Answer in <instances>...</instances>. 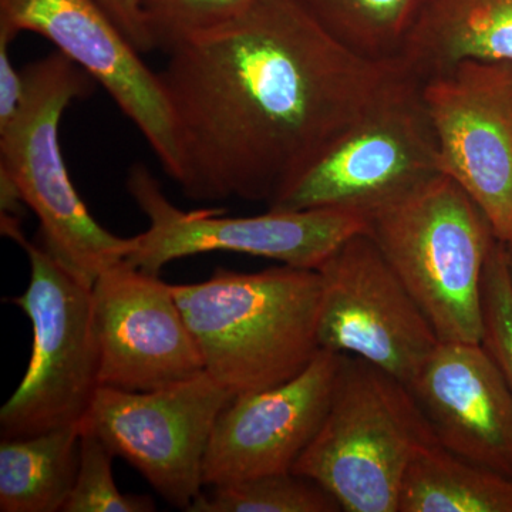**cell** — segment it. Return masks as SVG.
Instances as JSON below:
<instances>
[{
  "instance_id": "obj_8",
  "label": "cell",
  "mask_w": 512,
  "mask_h": 512,
  "mask_svg": "<svg viewBox=\"0 0 512 512\" xmlns=\"http://www.w3.org/2000/svg\"><path fill=\"white\" fill-rule=\"evenodd\" d=\"M127 190L146 215L128 264L148 274L177 259L224 251L318 269L350 237L366 231V215L336 208L268 210L255 217H222L220 210L183 211L165 197L144 165L131 167Z\"/></svg>"
},
{
  "instance_id": "obj_15",
  "label": "cell",
  "mask_w": 512,
  "mask_h": 512,
  "mask_svg": "<svg viewBox=\"0 0 512 512\" xmlns=\"http://www.w3.org/2000/svg\"><path fill=\"white\" fill-rule=\"evenodd\" d=\"M407 387L441 447L512 480V393L483 343L440 340Z\"/></svg>"
},
{
  "instance_id": "obj_1",
  "label": "cell",
  "mask_w": 512,
  "mask_h": 512,
  "mask_svg": "<svg viewBox=\"0 0 512 512\" xmlns=\"http://www.w3.org/2000/svg\"><path fill=\"white\" fill-rule=\"evenodd\" d=\"M175 183L192 201L265 202L291 190L397 69L340 45L295 0H259L167 53Z\"/></svg>"
},
{
  "instance_id": "obj_6",
  "label": "cell",
  "mask_w": 512,
  "mask_h": 512,
  "mask_svg": "<svg viewBox=\"0 0 512 512\" xmlns=\"http://www.w3.org/2000/svg\"><path fill=\"white\" fill-rule=\"evenodd\" d=\"M2 234L25 249V293L9 299L32 323V355L22 382L0 410L2 439L77 426L99 379L92 288L74 278L42 244L28 241L20 218L2 214Z\"/></svg>"
},
{
  "instance_id": "obj_5",
  "label": "cell",
  "mask_w": 512,
  "mask_h": 512,
  "mask_svg": "<svg viewBox=\"0 0 512 512\" xmlns=\"http://www.w3.org/2000/svg\"><path fill=\"white\" fill-rule=\"evenodd\" d=\"M366 222L439 339L481 343L483 276L497 237L463 188L436 175L367 214Z\"/></svg>"
},
{
  "instance_id": "obj_25",
  "label": "cell",
  "mask_w": 512,
  "mask_h": 512,
  "mask_svg": "<svg viewBox=\"0 0 512 512\" xmlns=\"http://www.w3.org/2000/svg\"><path fill=\"white\" fill-rule=\"evenodd\" d=\"M99 2L138 52L148 53L156 50L148 33L141 0H99Z\"/></svg>"
},
{
  "instance_id": "obj_10",
  "label": "cell",
  "mask_w": 512,
  "mask_h": 512,
  "mask_svg": "<svg viewBox=\"0 0 512 512\" xmlns=\"http://www.w3.org/2000/svg\"><path fill=\"white\" fill-rule=\"evenodd\" d=\"M319 349L360 357L409 386L440 339L366 231L318 269Z\"/></svg>"
},
{
  "instance_id": "obj_21",
  "label": "cell",
  "mask_w": 512,
  "mask_h": 512,
  "mask_svg": "<svg viewBox=\"0 0 512 512\" xmlns=\"http://www.w3.org/2000/svg\"><path fill=\"white\" fill-rule=\"evenodd\" d=\"M259 0H141L154 49L174 47L224 28Z\"/></svg>"
},
{
  "instance_id": "obj_24",
  "label": "cell",
  "mask_w": 512,
  "mask_h": 512,
  "mask_svg": "<svg viewBox=\"0 0 512 512\" xmlns=\"http://www.w3.org/2000/svg\"><path fill=\"white\" fill-rule=\"evenodd\" d=\"M10 42L8 35L0 33V131L16 119L25 99V77L10 60Z\"/></svg>"
},
{
  "instance_id": "obj_11",
  "label": "cell",
  "mask_w": 512,
  "mask_h": 512,
  "mask_svg": "<svg viewBox=\"0 0 512 512\" xmlns=\"http://www.w3.org/2000/svg\"><path fill=\"white\" fill-rule=\"evenodd\" d=\"M441 174L463 188L504 244L512 241V66L464 60L423 82Z\"/></svg>"
},
{
  "instance_id": "obj_13",
  "label": "cell",
  "mask_w": 512,
  "mask_h": 512,
  "mask_svg": "<svg viewBox=\"0 0 512 512\" xmlns=\"http://www.w3.org/2000/svg\"><path fill=\"white\" fill-rule=\"evenodd\" d=\"M100 386L150 392L205 372L173 286L121 261L92 288Z\"/></svg>"
},
{
  "instance_id": "obj_18",
  "label": "cell",
  "mask_w": 512,
  "mask_h": 512,
  "mask_svg": "<svg viewBox=\"0 0 512 512\" xmlns=\"http://www.w3.org/2000/svg\"><path fill=\"white\" fill-rule=\"evenodd\" d=\"M399 512H512V480L434 444L410 464Z\"/></svg>"
},
{
  "instance_id": "obj_17",
  "label": "cell",
  "mask_w": 512,
  "mask_h": 512,
  "mask_svg": "<svg viewBox=\"0 0 512 512\" xmlns=\"http://www.w3.org/2000/svg\"><path fill=\"white\" fill-rule=\"evenodd\" d=\"M80 461V424L0 441V511L63 512Z\"/></svg>"
},
{
  "instance_id": "obj_12",
  "label": "cell",
  "mask_w": 512,
  "mask_h": 512,
  "mask_svg": "<svg viewBox=\"0 0 512 512\" xmlns=\"http://www.w3.org/2000/svg\"><path fill=\"white\" fill-rule=\"evenodd\" d=\"M22 32L46 37L103 86L175 180L177 144L160 76L99 0H0V33L15 39Z\"/></svg>"
},
{
  "instance_id": "obj_9",
  "label": "cell",
  "mask_w": 512,
  "mask_h": 512,
  "mask_svg": "<svg viewBox=\"0 0 512 512\" xmlns=\"http://www.w3.org/2000/svg\"><path fill=\"white\" fill-rule=\"evenodd\" d=\"M234 397L207 372L150 392L100 386L80 429L99 436L167 503L188 511L205 485L212 430Z\"/></svg>"
},
{
  "instance_id": "obj_20",
  "label": "cell",
  "mask_w": 512,
  "mask_h": 512,
  "mask_svg": "<svg viewBox=\"0 0 512 512\" xmlns=\"http://www.w3.org/2000/svg\"><path fill=\"white\" fill-rule=\"evenodd\" d=\"M338 501L311 478L292 473L265 474L212 485L187 512H339Z\"/></svg>"
},
{
  "instance_id": "obj_19",
  "label": "cell",
  "mask_w": 512,
  "mask_h": 512,
  "mask_svg": "<svg viewBox=\"0 0 512 512\" xmlns=\"http://www.w3.org/2000/svg\"><path fill=\"white\" fill-rule=\"evenodd\" d=\"M332 39L373 62L402 55L426 0H295Z\"/></svg>"
},
{
  "instance_id": "obj_26",
  "label": "cell",
  "mask_w": 512,
  "mask_h": 512,
  "mask_svg": "<svg viewBox=\"0 0 512 512\" xmlns=\"http://www.w3.org/2000/svg\"><path fill=\"white\" fill-rule=\"evenodd\" d=\"M505 247H507L508 268H510L512 282V241L510 242V244H505Z\"/></svg>"
},
{
  "instance_id": "obj_2",
  "label": "cell",
  "mask_w": 512,
  "mask_h": 512,
  "mask_svg": "<svg viewBox=\"0 0 512 512\" xmlns=\"http://www.w3.org/2000/svg\"><path fill=\"white\" fill-rule=\"evenodd\" d=\"M171 286L205 372L234 396L288 382L318 353L316 269L282 265L241 274L218 268L200 284Z\"/></svg>"
},
{
  "instance_id": "obj_14",
  "label": "cell",
  "mask_w": 512,
  "mask_h": 512,
  "mask_svg": "<svg viewBox=\"0 0 512 512\" xmlns=\"http://www.w3.org/2000/svg\"><path fill=\"white\" fill-rule=\"evenodd\" d=\"M340 362L339 353L319 349L288 382L235 396L212 430L204 484L292 471L328 413Z\"/></svg>"
},
{
  "instance_id": "obj_3",
  "label": "cell",
  "mask_w": 512,
  "mask_h": 512,
  "mask_svg": "<svg viewBox=\"0 0 512 512\" xmlns=\"http://www.w3.org/2000/svg\"><path fill=\"white\" fill-rule=\"evenodd\" d=\"M25 99L16 119L0 131V175L9 178L35 212L42 245L82 284L126 261L137 237L101 227L70 180L59 143L64 110L92 92L93 79L56 52L22 70Z\"/></svg>"
},
{
  "instance_id": "obj_22",
  "label": "cell",
  "mask_w": 512,
  "mask_h": 512,
  "mask_svg": "<svg viewBox=\"0 0 512 512\" xmlns=\"http://www.w3.org/2000/svg\"><path fill=\"white\" fill-rule=\"evenodd\" d=\"M113 453L93 431L80 429V461L63 512H153L150 495L123 494L113 477Z\"/></svg>"
},
{
  "instance_id": "obj_23",
  "label": "cell",
  "mask_w": 512,
  "mask_h": 512,
  "mask_svg": "<svg viewBox=\"0 0 512 512\" xmlns=\"http://www.w3.org/2000/svg\"><path fill=\"white\" fill-rule=\"evenodd\" d=\"M512 393V282L507 247L495 241L483 276V339Z\"/></svg>"
},
{
  "instance_id": "obj_4",
  "label": "cell",
  "mask_w": 512,
  "mask_h": 512,
  "mask_svg": "<svg viewBox=\"0 0 512 512\" xmlns=\"http://www.w3.org/2000/svg\"><path fill=\"white\" fill-rule=\"evenodd\" d=\"M439 444L402 380L342 355L325 419L292 473L311 478L346 512H399L410 464Z\"/></svg>"
},
{
  "instance_id": "obj_7",
  "label": "cell",
  "mask_w": 512,
  "mask_h": 512,
  "mask_svg": "<svg viewBox=\"0 0 512 512\" xmlns=\"http://www.w3.org/2000/svg\"><path fill=\"white\" fill-rule=\"evenodd\" d=\"M441 174L423 82L399 62L369 107L269 210L367 215Z\"/></svg>"
},
{
  "instance_id": "obj_16",
  "label": "cell",
  "mask_w": 512,
  "mask_h": 512,
  "mask_svg": "<svg viewBox=\"0 0 512 512\" xmlns=\"http://www.w3.org/2000/svg\"><path fill=\"white\" fill-rule=\"evenodd\" d=\"M397 60L421 82L464 60L512 66V0H426Z\"/></svg>"
}]
</instances>
